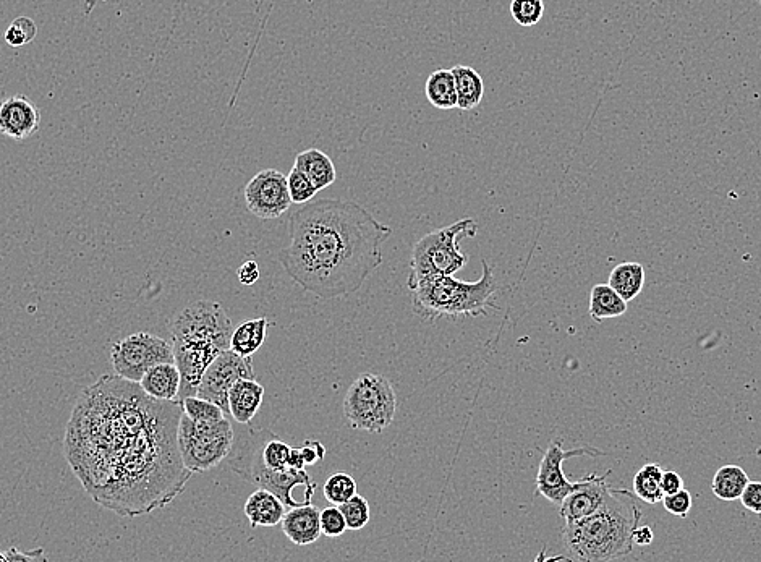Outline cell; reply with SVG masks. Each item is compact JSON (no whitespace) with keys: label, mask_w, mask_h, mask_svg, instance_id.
Wrapping results in <instances>:
<instances>
[{"label":"cell","mask_w":761,"mask_h":562,"mask_svg":"<svg viewBox=\"0 0 761 562\" xmlns=\"http://www.w3.org/2000/svg\"><path fill=\"white\" fill-rule=\"evenodd\" d=\"M179 401H159L140 384L104 375L78 397L65 428L64 454L98 506L117 516L164 509L193 472L179 451Z\"/></svg>","instance_id":"obj_1"},{"label":"cell","mask_w":761,"mask_h":562,"mask_svg":"<svg viewBox=\"0 0 761 562\" xmlns=\"http://www.w3.org/2000/svg\"><path fill=\"white\" fill-rule=\"evenodd\" d=\"M290 451L292 448L289 444L277 438L271 431L258 430V452H260L261 462L269 470L274 472L289 470Z\"/></svg>","instance_id":"obj_27"},{"label":"cell","mask_w":761,"mask_h":562,"mask_svg":"<svg viewBox=\"0 0 761 562\" xmlns=\"http://www.w3.org/2000/svg\"><path fill=\"white\" fill-rule=\"evenodd\" d=\"M234 324L219 302L200 300L183 308L171 323V341L209 342L230 349Z\"/></svg>","instance_id":"obj_9"},{"label":"cell","mask_w":761,"mask_h":562,"mask_svg":"<svg viewBox=\"0 0 761 562\" xmlns=\"http://www.w3.org/2000/svg\"><path fill=\"white\" fill-rule=\"evenodd\" d=\"M264 388L256 379L243 378L229 392V415L235 422L248 425L261 409Z\"/></svg>","instance_id":"obj_17"},{"label":"cell","mask_w":761,"mask_h":562,"mask_svg":"<svg viewBox=\"0 0 761 562\" xmlns=\"http://www.w3.org/2000/svg\"><path fill=\"white\" fill-rule=\"evenodd\" d=\"M627 311V302L609 284H598L590 292V313L596 323L619 318Z\"/></svg>","instance_id":"obj_23"},{"label":"cell","mask_w":761,"mask_h":562,"mask_svg":"<svg viewBox=\"0 0 761 562\" xmlns=\"http://www.w3.org/2000/svg\"><path fill=\"white\" fill-rule=\"evenodd\" d=\"M289 467L295 470H305V467H307L300 448H292V451H290Z\"/></svg>","instance_id":"obj_43"},{"label":"cell","mask_w":761,"mask_h":562,"mask_svg":"<svg viewBox=\"0 0 761 562\" xmlns=\"http://www.w3.org/2000/svg\"><path fill=\"white\" fill-rule=\"evenodd\" d=\"M0 561L7 562V558H5V553H0Z\"/></svg>","instance_id":"obj_44"},{"label":"cell","mask_w":761,"mask_h":562,"mask_svg":"<svg viewBox=\"0 0 761 562\" xmlns=\"http://www.w3.org/2000/svg\"><path fill=\"white\" fill-rule=\"evenodd\" d=\"M245 203L256 218H281L292 205L287 177L276 169L258 172L245 187Z\"/></svg>","instance_id":"obj_13"},{"label":"cell","mask_w":761,"mask_h":562,"mask_svg":"<svg viewBox=\"0 0 761 562\" xmlns=\"http://www.w3.org/2000/svg\"><path fill=\"white\" fill-rule=\"evenodd\" d=\"M609 475H611V470H608L604 475L590 473L580 482L574 483V488L570 490V493L559 506V512H561V517L566 524H572L575 520L590 516L603 506L609 491H611V486L606 483Z\"/></svg>","instance_id":"obj_14"},{"label":"cell","mask_w":761,"mask_h":562,"mask_svg":"<svg viewBox=\"0 0 761 562\" xmlns=\"http://www.w3.org/2000/svg\"><path fill=\"white\" fill-rule=\"evenodd\" d=\"M180 404H182L183 413L195 422H216L226 418V412L219 405L200 396L185 397Z\"/></svg>","instance_id":"obj_29"},{"label":"cell","mask_w":761,"mask_h":562,"mask_svg":"<svg viewBox=\"0 0 761 562\" xmlns=\"http://www.w3.org/2000/svg\"><path fill=\"white\" fill-rule=\"evenodd\" d=\"M324 498L334 506H341L357 494V482L350 477L349 473L337 472L324 483Z\"/></svg>","instance_id":"obj_30"},{"label":"cell","mask_w":761,"mask_h":562,"mask_svg":"<svg viewBox=\"0 0 761 562\" xmlns=\"http://www.w3.org/2000/svg\"><path fill=\"white\" fill-rule=\"evenodd\" d=\"M41 112L30 98L23 94L10 96L0 103V133L12 140H28L38 132Z\"/></svg>","instance_id":"obj_15"},{"label":"cell","mask_w":761,"mask_h":562,"mask_svg":"<svg viewBox=\"0 0 761 562\" xmlns=\"http://www.w3.org/2000/svg\"><path fill=\"white\" fill-rule=\"evenodd\" d=\"M342 410L355 430L383 433L396 417V391L386 376L363 373L350 384Z\"/></svg>","instance_id":"obj_6"},{"label":"cell","mask_w":761,"mask_h":562,"mask_svg":"<svg viewBox=\"0 0 761 562\" xmlns=\"http://www.w3.org/2000/svg\"><path fill=\"white\" fill-rule=\"evenodd\" d=\"M455 90H457V107L460 111H472L480 106L485 96V81L480 73L467 65H455Z\"/></svg>","instance_id":"obj_21"},{"label":"cell","mask_w":761,"mask_h":562,"mask_svg":"<svg viewBox=\"0 0 761 562\" xmlns=\"http://www.w3.org/2000/svg\"><path fill=\"white\" fill-rule=\"evenodd\" d=\"M747 511L761 516V482H749L739 499Z\"/></svg>","instance_id":"obj_37"},{"label":"cell","mask_w":761,"mask_h":562,"mask_svg":"<svg viewBox=\"0 0 761 562\" xmlns=\"http://www.w3.org/2000/svg\"><path fill=\"white\" fill-rule=\"evenodd\" d=\"M5 558H7V562L30 561V559H43V561H46V556H44L43 550H35L31 551V553H20L18 548H10V550L5 553Z\"/></svg>","instance_id":"obj_41"},{"label":"cell","mask_w":761,"mask_h":562,"mask_svg":"<svg viewBox=\"0 0 761 562\" xmlns=\"http://www.w3.org/2000/svg\"><path fill=\"white\" fill-rule=\"evenodd\" d=\"M642 520L629 491L611 486L598 511L562 528V541L569 559L608 562L625 558L634 548V530Z\"/></svg>","instance_id":"obj_3"},{"label":"cell","mask_w":761,"mask_h":562,"mask_svg":"<svg viewBox=\"0 0 761 562\" xmlns=\"http://www.w3.org/2000/svg\"><path fill=\"white\" fill-rule=\"evenodd\" d=\"M511 15L523 28L538 25L545 15L543 0H512Z\"/></svg>","instance_id":"obj_32"},{"label":"cell","mask_w":761,"mask_h":562,"mask_svg":"<svg viewBox=\"0 0 761 562\" xmlns=\"http://www.w3.org/2000/svg\"><path fill=\"white\" fill-rule=\"evenodd\" d=\"M227 459H229L230 467L235 472L242 475L248 482L258 485V488H264V490L276 494L277 498L285 504V507L303 504L297 503L294 494H292L297 486H303V488L315 493L316 485L311 482L307 470L289 469L284 470V472H274L261 462L260 452H258V430L256 428L248 430L240 444L235 446L234 443V448H232Z\"/></svg>","instance_id":"obj_7"},{"label":"cell","mask_w":761,"mask_h":562,"mask_svg":"<svg viewBox=\"0 0 761 562\" xmlns=\"http://www.w3.org/2000/svg\"><path fill=\"white\" fill-rule=\"evenodd\" d=\"M237 276H239V282L242 286H253L260 279V266L256 261H245L237 271Z\"/></svg>","instance_id":"obj_39"},{"label":"cell","mask_w":761,"mask_h":562,"mask_svg":"<svg viewBox=\"0 0 761 562\" xmlns=\"http://www.w3.org/2000/svg\"><path fill=\"white\" fill-rule=\"evenodd\" d=\"M655 540V533L648 525H638L634 530V545L648 546Z\"/></svg>","instance_id":"obj_42"},{"label":"cell","mask_w":761,"mask_h":562,"mask_svg":"<svg viewBox=\"0 0 761 562\" xmlns=\"http://www.w3.org/2000/svg\"><path fill=\"white\" fill-rule=\"evenodd\" d=\"M392 234L353 201H308L290 214V242L277 260L308 294L339 299L362 289L381 268V250Z\"/></svg>","instance_id":"obj_2"},{"label":"cell","mask_w":761,"mask_h":562,"mask_svg":"<svg viewBox=\"0 0 761 562\" xmlns=\"http://www.w3.org/2000/svg\"><path fill=\"white\" fill-rule=\"evenodd\" d=\"M282 532L294 545H313L321 538V511L310 504L289 507L281 522Z\"/></svg>","instance_id":"obj_16"},{"label":"cell","mask_w":761,"mask_h":562,"mask_svg":"<svg viewBox=\"0 0 761 562\" xmlns=\"http://www.w3.org/2000/svg\"><path fill=\"white\" fill-rule=\"evenodd\" d=\"M294 167L307 175L308 180L315 185L318 192L331 187L337 179L336 166H334L332 159L329 158L328 154L316 150V148L298 154L295 158Z\"/></svg>","instance_id":"obj_20"},{"label":"cell","mask_w":761,"mask_h":562,"mask_svg":"<svg viewBox=\"0 0 761 562\" xmlns=\"http://www.w3.org/2000/svg\"><path fill=\"white\" fill-rule=\"evenodd\" d=\"M663 467L659 464L643 465L634 478V493L637 498L648 504H658L663 501L664 493L661 488Z\"/></svg>","instance_id":"obj_28"},{"label":"cell","mask_w":761,"mask_h":562,"mask_svg":"<svg viewBox=\"0 0 761 562\" xmlns=\"http://www.w3.org/2000/svg\"><path fill=\"white\" fill-rule=\"evenodd\" d=\"M38 35V26L35 20L28 17H18L10 23L5 31V41L10 47H22L30 44Z\"/></svg>","instance_id":"obj_33"},{"label":"cell","mask_w":761,"mask_h":562,"mask_svg":"<svg viewBox=\"0 0 761 562\" xmlns=\"http://www.w3.org/2000/svg\"><path fill=\"white\" fill-rule=\"evenodd\" d=\"M426 99L431 106L441 111H451L457 107V90H455L452 70H436L431 73L425 85Z\"/></svg>","instance_id":"obj_25"},{"label":"cell","mask_w":761,"mask_h":562,"mask_svg":"<svg viewBox=\"0 0 761 562\" xmlns=\"http://www.w3.org/2000/svg\"><path fill=\"white\" fill-rule=\"evenodd\" d=\"M347 528V522H345L344 514H342L339 506L326 507L321 511V532L324 537L337 538L344 535Z\"/></svg>","instance_id":"obj_35"},{"label":"cell","mask_w":761,"mask_h":562,"mask_svg":"<svg viewBox=\"0 0 761 562\" xmlns=\"http://www.w3.org/2000/svg\"><path fill=\"white\" fill-rule=\"evenodd\" d=\"M661 503L664 504V509H666L669 514H672V516L687 517L689 516L690 511H692L693 498L690 491L682 488V490L677 491V493L666 494Z\"/></svg>","instance_id":"obj_36"},{"label":"cell","mask_w":761,"mask_h":562,"mask_svg":"<svg viewBox=\"0 0 761 562\" xmlns=\"http://www.w3.org/2000/svg\"><path fill=\"white\" fill-rule=\"evenodd\" d=\"M609 286L629 303L642 294L645 286V269L640 263H621L609 274Z\"/></svg>","instance_id":"obj_24"},{"label":"cell","mask_w":761,"mask_h":562,"mask_svg":"<svg viewBox=\"0 0 761 562\" xmlns=\"http://www.w3.org/2000/svg\"><path fill=\"white\" fill-rule=\"evenodd\" d=\"M287 187H289L290 200L295 205H305L308 201L313 200L318 193L315 185L308 180L307 175L298 171L297 167H294L287 175Z\"/></svg>","instance_id":"obj_34"},{"label":"cell","mask_w":761,"mask_h":562,"mask_svg":"<svg viewBox=\"0 0 761 562\" xmlns=\"http://www.w3.org/2000/svg\"><path fill=\"white\" fill-rule=\"evenodd\" d=\"M758 2H760V5H761V0H758Z\"/></svg>","instance_id":"obj_45"},{"label":"cell","mask_w":761,"mask_h":562,"mask_svg":"<svg viewBox=\"0 0 761 562\" xmlns=\"http://www.w3.org/2000/svg\"><path fill=\"white\" fill-rule=\"evenodd\" d=\"M300 451H302L303 460H305L307 465L318 464V462H321L326 457V448L319 441H315V439H307L303 443L302 448H300Z\"/></svg>","instance_id":"obj_38"},{"label":"cell","mask_w":761,"mask_h":562,"mask_svg":"<svg viewBox=\"0 0 761 562\" xmlns=\"http://www.w3.org/2000/svg\"><path fill=\"white\" fill-rule=\"evenodd\" d=\"M235 443V431L227 418L216 422H195L182 413L179 423V451L190 472L214 469L229 457Z\"/></svg>","instance_id":"obj_8"},{"label":"cell","mask_w":761,"mask_h":562,"mask_svg":"<svg viewBox=\"0 0 761 562\" xmlns=\"http://www.w3.org/2000/svg\"><path fill=\"white\" fill-rule=\"evenodd\" d=\"M661 488H663L664 496L666 494L677 493L684 488V480H682L679 473L674 470H663V477H661Z\"/></svg>","instance_id":"obj_40"},{"label":"cell","mask_w":761,"mask_h":562,"mask_svg":"<svg viewBox=\"0 0 761 562\" xmlns=\"http://www.w3.org/2000/svg\"><path fill=\"white\" fill-rule=\"evenodd\" d=\"M750 482L749 475L739 465H724L716 472L711 490L721 501H737Z\"/></svg>","instance_id":"obj_26"},{"label":"cell","mask_w":761,"mask_h":562,"mask_svg":"<svg viewBox=\"0 0 761 562\" xmlns=\"http://www.w3.org/2000/svg\"><path fill=\"white\" fill-rule=\"evenodd\" d=\"M342 514H344L345 522H347V528L349 530H362L368 525L371 519L370 504L366 501V498L355 494L349 501H345L344 504L339 506Z\"/></svg>","instance_id":"obj_31"},{"label":"cell","mask_w":761,"mask_h":562,"mask_svg":"<svg viewBox=\"0 0 761 562\" xmlns=\"http://www.w3.org/2000/svg\"><path fill=\"white\" fill-rule=\"evenodd\" d=\"M243 511L250 520L251 527L258 528L276 527L277 524H281L287 509L276 494L264 488H258L255 493L248 496Z\"/></svg>","instance_id":"obj_19"},{"label":"cell","mask_w":761,"mask_h":562,"mask_svg":"<svg viewBox=\"0 0 761 562\" xmlns=\"http://www.w3.org/2000/svg\"><path fill=\"white\" fill-rule=\"evenodd\" d=\"M256 379L253 358L242 357L234 350H224L214 358L201 378L196 396L208 399L229 413V392L239 379Z\"/></svg>","instance_id":"obj_11"},{"label":"cell","mask_w":761,"mask_h":562,"mask_svg":"<svg viewBox=\"0 0 761 562\" xmlns=\"http://www.w3.org/2000/svg\"><path fill=\"white\" fill-rule=\"evenodd\" d=\"M174 362V345L164 337L137 333L112 345L111 363L115 375L140 383L149 368Z\"/></svg>","instance_id":"obj_10"},{"label":"cell","mask_w":761,"mask_h":562,"mask_svg":"<svg viewBox=\"0 0 761 562\" xmlns=\"http://www.w3.org/2000/svg\"><path fill=\"white\" fill-rule=\"evenodd\" d=\"M141 389L148 396L159 401H179L182 375L179 367L172 363H159L156 367L149 368L143 378L140 379Z\"/></svg>","instance_id":"obj_18"},{"label":"cell","mask_w":761,"mask_h":562,"mask_svg":"<svg viewBox=\"0 0 761 562\" xmlns=\"http://www.w3.org/2000/svg\"><path fill=\"white\" fill-rule=\"evenodd\" d=\"M603 454V451L593 446H582V448L566 451L562 448L561 439H554L541 459L540 469L536 475V493L548 499L549 503L561 506L564 498L574 488V483L567 480L562 470L564 460L572 459V457H600Z\"/></svg>","instance_id":"obj_12"},{"label":"cell","mask_w":761,"mask_h":562,"mask_svg":"<svg viewBox=\"0 0 761 562\" xmlns=\"http://www.w3.org/2000/svg\"><path fill=\"white\" fill-rule=\"evenodd\" d=\"M478 226L475 219L465 218L451 226L434 230L418 240L413 247L410 260V274L407 279L409 290L417 289L421 282L433 277L454 276L467 264V256L460 250V240L477 237Z\"/></svg>","instance_id":"obj_5"},{"label":"cell","mask_w":761,"mask_h":562,"mask_svg":"<svg viewBox=\"0 0 761 562\" xmlns=\"http://www.w3.org/2000/svg\"><path fill=\"white\" fill-rule=\"evenodd\" d=\"M269 321L266 318L245 321L234 328L230 339V350L242 357H253L261 349L268 336Z\"/></svg>","instance_id":"obj_22"},{"label":"cell","mask_w":761,"mask_h":562,"mask_svg":"<svg viewBox=\"0 0 761 562\" xmlns=\"http://www.w3.org/2000/svg\"><path fill=\"white\" fill-rule=\"evenodd\" d=\"M483 274L477 282L457 281L452 276L433 277L421 282L412 292L413 311L421 320L486 315L491 299L498 290L494 271L488 261H481Z\"/></svg>","instance_id":"obj_4"}]
</instances>
